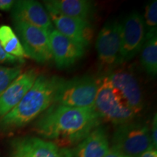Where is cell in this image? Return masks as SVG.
Here are the masks:
<instances>
[{
  "mask_svg": "<svg viewBox=\"0 0 157 157\" xmlns=\"http://www.w3.org/2000/svg\"><path fill=\"white\" fill-rule=\"evenodd\" d=\"M102 119L95 108H76L53 103L34 124L36 132L60 147L76 145L83 140Z\"/></svg>",
  "mask_w": 157,
  "mask_h": 157,
  "instance_id": "obj_1",
  "label": "cell"
},
{
  "mask_svg": "<svg viewBox=\"0 0 157 157\" xmlns=\"http://www.w3.org/2000/svg\"><path fill=\"white\" fill-rule=\"evenodd\" d=\"M58 76L42 74L20 103L0 119V128L12 130L23 127L44 113L54 103Z\"/></svg>",
  "mask_w": 157,
  "mask_h": 157,
  "instance_id": "obj_2",
  "label": "cell"
},
{
  "mask_svg": "<svg viewBox=\"0 0 157 157\" xmlns=\"http://www.w3.org/2000/svg\"><path fill=\"white\" fill-rule=\"evenodd\" d=\"M99 78L92 76H77L70 79L58 78L54 103L76 108L94 107Z\"/></svg>",
  "mask_w": 157,
  "mask_h": 157,
  "instance_id": "obj_3",
  "label": "cell"
},
{
  "mask_svg": "<svg viewBox=\"0 0 157 157\" xmlns=\"http://www.w3.org/2000/svg\"><path fill=\"white\" fill-rule=\"evenodd\" d=\"M151 148L154 146L149 127L132 121L117 126L110 148L127 157H138Z\"/></svg>",
  "mask_w": 157,
  "mask_h": 157,
  "instance_id": "obj_4",
  "label": "cell"
},
{
  "mask_svg": "<svg viewBox=\"0 0 157 157\" xmlns=\"http://www.w3.org/2000/svg\"><path fill=\"white\" fill-rule=\"evenodd\" d=\"M99 81L94 108L102 120L116 126L134 121L137 115L125 104L117 90L103 77Z\"/></svg>",
  "mask_w": 157,
  "mask_h": 157,
  "instance_id": "obj_5",
  "label": "cell"
},
{
  "mask_svg": "<svg viewBox=\"0 0 157 157\" xmlns=\"http://www.w3.org/2000/svg\"><path fill=\"white\" fill-rule=\"evenodd\" d=\"M95 47L100 71L105 76L121 64V23L115 19L107 21L98 35Z\"/></svg>",
  "mask_w": 157,
  "mask_h": 157,
  "instance_id": "obj_6",
  "label": "cell"
},
{
  "mask_svg": "<svg viewBox=\"0 0 157 157\" xmlns=\"http://www.w3.org/2000/svg\"><path fill=\"white\" fill-rule=\"evenodd\" d=\"M114 88L121 99L136 115L144 109V96L135 74L128 68L114 69L102 76Z\"/></svg>",
  "mask_w": 157,
  "mask_h": 157,
  "instance_id": "obj_7",
  "label": "cell"
},
{
  "mask_svg": "<svg viewBox=\"0 0 157 157\" xmlns=\"http://www.w3.org/2000/svg\"><path fill=\"white\" fill-rule=\"evenodd\" d=\"M14 26L27 58L40 63L52 60L49 33L23 22H14Z\"/></svg>",
  "mask_w": 157,
  "mask_h": 157,
  "instance_id": "obj_8",
  "label": "cell"
},
{
  "mask_svg": "<svg viewBox=\"0 0 157 157\" xmlns=\"http://www.w3.org/2000/svg\"><path fill=\"white\" fill-rule=\"evenodd\" d=\"M146 38L143 17L137 12L127 15L121 22V63L129 61L142 49Z\"/></svg>",
  "mask_w": 157,
  "mask_h": 157,
  "instance_id": "obj_9",
  "label": "cell"
},
{
  "mask_svg": "<svg viewBox=\"0 0 157 157\" xmlns=\"http://www.w3.org/2000/svg\"><path fill=\"white\" fill-rule=\"evenodd\" d=\"M46 10L58 32L84 48L89 46L93 36V26L89 21L65 16L50 10Z\"/></svg>",
  "mask_w": 157,
  "mask_h": 157,
  "instance_id": "obj_10",
  "label": "cell"
},
{
  "mask_svg": "<svg viewBox=\"0 0 157 157\" xmlns=\"http://www.w3.org/2000/svg\"><path fill=\"white\" fill-rule=\"evenodd\" d=\"M52 60L57 68L65 69L72 66L84 56L85 49L54 29L49 34Z\"/></svg>",
  "mask_w": 157,
  "mask_h": 157,
  "instance_id": "obj_11",
  "label": "cell"
},
{
  "mask_svg": "<svg viewBox=\"0 0 157 157\" xmlns=\"http://www.w3.org/2000/svg\"><path fill=\"white\" fill-rule=\"evenodd\" d=\"M14 22H23L50 33L55 29L48 11L41 3L34 0L15 2L11 9Z\"/></svg>",
  "mask_w": 157,
  "mask_h": 157,
  "instance_id": "obj_12",
  "label": "cell"
},
{
  "mask_svg": "<svg viewBox=\"0 0 157 157\" xmlns=\"http://www.w3.org/2000/svg\"><path fill=\"white\" fill-rule=\"evenodd\" d=\"M38 76L35 69L21 73L0 95V119L20 103L32 87Z\"/></svg>",
  "mask_w": 157,
  "mask_h": 157,
  "instance_id": "obj_13",
  "label": "cell"
},
{
  "mask_svg": "<svg viewBox=\"0 0 157 157\" xmlns=\"http://www.w3.org/2000/svg\"><path fill=\"white\" fill-rule=\"evenodd\" d=\"M110 151L106 131L102 127L93 129L74 150L73 157H103Z\"/></svg>",
  "mask_w": 157,
  "mask_h": 157,
  "instance_id": "obj_14",
  "label": "cell"
},
{
  "mask_svg": "<svg viewBox=\"0 0 157 157\" xmlns=\"http://www.w3.org/2000/svg\"><path fill=\"white\" fill-rule=\"evenodd\" d=\"M46 10L55 11L65 16L87 20L93 13V5L87 0H49L44 1Z\"/></svg>",
  "mask_w": 157,
  "mask_h": 157,
  "instance_id": "obj_15",
  "label": "cell"
},
{
  "mask_svg": "<svg viewBox=\"0 0 157 157\" xmlns=\"http://www.w3.org/2000/svg\"><path fill=\"white\" fill-rule=\"evenodd\" d=\"M30 157H73L72 150L37 137L29 138Z\"/></svg>",
  "mask_w": 157,
  "mask_h": 157,
  "instance_id": "obj_16",
  "label": "cell"
},
{
  "mask_svg": "<svg viewBox=\"0 0 157 157\" xmlns=\"http://www.w3.org/2000/svg\"><path fill=\"white\" fill-rule=\"evenodd\" d=\"M140 63L146 72L151 76L157 74V37L156 32L146 34L141 49Z\"/></svg>",
  "mask_w": 157,
  "mask_h": 157,
  "instance_id": "obj_17",
  "label": "cell"
},
{
  "mask_svg": "<svg viewBox=\"0 0 157 157\" xmlns=\"http://www.w3.org/2000/svg\"><path fill=\"white\" fill-rule=\"evenodd\" d=\"M0 44L11 56L22 59L26 57L18 37L9 25L0 26Z\"/></svg>",
  "mask_w": 157,
  "mask_h": 157,
  "instance_id": "obj_18",
  "label": "cell"
},
{
  "mask_svg": "<svg viewBox=\"0 0 157 157\" xmlns=\"http://www.w3.org/2000/svg\"><path fill=\"white\" fill-rule=\"evenodd\" d=\"M21 73L22 69L19 66L5 67L0 66V95Z\"/></svg>",
  "mask_w": 157,
  "mask_h": 157,
  "instance_id": "obj_19",
  "label": "cell"
},
{
  "mask_svg": "<svg viewBox=\"0 0 157 157\" xmlns=\"http://www.w3.org/2000/svg\"><path fill=\"white\" fill-rule=\"evenodd\" d=\"M146 27V34L156 32L157 25V2L152 1L146 7L145 17H143Z\"/></svg>",
  "mask_w": 157,
  "mask_h": 157,
  "instance_id": "obj_20",
  "label": "cell"
},
{
  "mask_svg": "<svg viewBox=\"0 0 157 157\" xmlns=\"http://www.w3.org/2000/svg\"><path fill=\"white\" fill-rule=\"evenodd\" d=\"M10 157H30L29 138L23 139L15 143L14 151Z\"/></svg>",
  "mask_w": 157,
  "mask_h": 157,
  "instance_id": "obj_21",
  "label": "cell"
},
{
  "mask_svg": "<svg viewBox=\"0 0 157 157\" xmlns=\"http://www.w3.org/2000/svg\"><path fill=\"white\" fill-rule=\"evenodd\" d=\"M23 63H24V59L16 58L8 54L0 44V64H15Z\"/></svg>",
  "mask_w": 157,
  "mask_h": 157,
  "instance_id": "obj_22",
  "label": "cell"
},
{
  "mask_svg": "<svg viewBox=\"0 0 157 157\" xmlns=\"http://www.w3.org/2000/svg\"><path fill=\"white\" fill-rule=\"evenodd\" d=\"M157 116L156 113H155L154 119L152 121L151 129H150L151 132V138L152 145L154 148H156L157 146Z\"/></svg>",
  "mask_w": 157,
  "mask_h": 157,
  "instance_id": "obj_23",
  "label": "cell"
},
{
  "mask_svg": "<svg viewBox=\"0 0 157 157\" xmlns=\"http://www.w3.org/2000/svg\"><path fill=\"white\" fill-rule=\"evenodd\" d=\"M14 3L15 1L13 0H0V10H10Z\"/></svg>",
  "mask_w": 157,
  "mask_h": 157,
  "instance_id": "obj_24",
  "label": "cell"
},
{
  "mask_svg": "<svg viewBox=\"0 0 157 157\" xmlns=\"http://www.w3.org/2000/svg\"><path fill=\"white\" fill-rule=\"evenodd\" d=\"M138 157H157L156 148H151L148 149V150H147L146 151L143 153V154Z\"/></svg>",
  "mask_w": 157,
  "mask_h": 157,
  "instance_id": "obj_25",
  "label": "cell"
},
{
  "mask_svg": "<svg viewBox=\"0 0 157 157\" xmlns=\"http://www.w3.org/2000/svg\"><path fill=\"white\" fill-rule=\"evenodd\" d=\"M103 157H127V156L121 154V153L116 151L112 150V149L110 148L109 152L107 154H105Z\"/></svg>",
  "mask_w": 157,
  "mask_h": 157,
  "instance_id": "obj_26",
  "label": "cell"
}]
</instances>
